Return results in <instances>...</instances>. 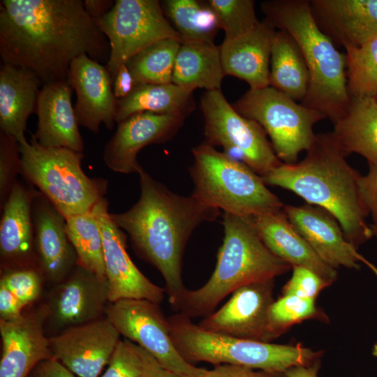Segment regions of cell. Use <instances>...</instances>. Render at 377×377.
<instances>
[{
  "label": "cell",
  "instance_id": "obj_46",
  "mask_svg": "<svg viewBox=\"0 0 377 377\" xmlns=\"http://www.w3.org/2000/svg\"><path fill=\"white\" fill-rule=\"evenodd\" d=\"M137 84L125 64L118 70L113 80V93L117 99H120L128 96Z\"/></svg>",
  "mask_w": 377,
  "mask_h": 377
},
{
  "label": "cell",
  "instance_id": "obj_25",
  "mask_svg": "<svg viewBox=\"0 0 377 377\" xmlns=\"http://www.w3.org/2000/svg\"><path fill=\"white\" fill-rule=\"evenodd\" d=\"M275 28L267 20L219 47L225 75L246 82L251 89L269 86V64Z\"/></svg>",
  "mask_w": 377,
  "mask_h": 377
},
{
  "label": "cell",
  "instance_id": "obj_51",
  "mask_svg": "<svg viewBox=\"0 0 377 377\" xmlns=\"http://www.w3.org/2000/svg\"><path fill=\"white\" fill-rule=\"evenodd\" d=\"M373 236H375L377 238V224H371L370 225Z\"/></svg>",
  "mask_w": 377,
  "mask_h": 377
},
{
  "label": "cell",
  "instance_id": "obj_44",
  "mask_svg": "<svg viewBox=\"0 0 377 377\" xmlns=\"http://www.w3.org/2000/svg\"><path fill=\"white\" fill-rule=\"evenodd\" d=\"M26 305L11 291L0 286V320H14L23 313Z\"/></svg>",
  "mask_w": 377,
  "mask_h": 377
},
{
  "label": "cell",
  "instance_id": "obj_3",
  "mask_svg": "<svg viewBox=\"0 0 377 377\" xmlns=\"http://www.w3.org/2000/svg\"><path fill=\"white\" fill-rule=\"evenodd\" d=\"M346 156L332 132L318 133L303 160L294 164L282 163L262 179L266 185L289 190L307 204L327 211L337 220L348 241L357 247L373 233L358 191L360 175Z\"/></svg>",
  "mask_w": 377,
  "mask_h": 377
},
{
  "label": "cell",
  "instance_id": "obj_48",
  "mask_svg": "<svg viewBox=\"0 0 377 377\" xmlns=\"http://www.w3.org/2000/svg\"><path fill=\"white\" fill-rule=\"evenodd\" d=\"M319 362L309 366H297L288 369L284 375L286 377H318Z\"/></svg>",
  "mask_w": 377,
  "mask_h": 377
},
{
  "label": "cell",
  "instance_id": "obj_17",
  "mask_svg": "<svg viewBox=\"0 0 377 377\" xmlns=\"http://www.w3.org/2000/svg\"><path fill=\"white\" fill-rule=\"evenodd\" d=\"M185 117L149 112L133 114L118 124L104 147L103 159L112 171L139 173L137 156L145 147L169 141L182 127Z\"/></svg>",
  "mask_w": 377,
  "mask_h": 377
},
{
  "label": "cell",
  "instance_id": "obj_40",
  "mask_svg": "<svg viewBox=\"0 0 377 377\" xmlns=\"http://www.w3.org/2000/svg\"><path fill=\"white\" fill-rule=\"evenodd\" d=\"M21 156L19 142L0 131V206H3L20 174Z\"/></svg>",
  "mask_w": 377,
  "mask_h": 377
},
{
  "label": "cell",
  "instance_id": "obj_32",
  "mask_svg": "<svg viewBox=\"0 0 377 377\" xmlns=\"http://www.w3.org/2000/svg\"><path fill=\"white\" fill-rule=\"evenodd\" d=\"M163 13L172 22L182 43H213L219 28L217 19L207 3L195 0H166Z\"/></svg>",
  "mask_w": 377,
  "mask_h": 377
},
{
  "label": "cell",
  "instance_id": "obj_33",
  "mask_svg": "<svg viewBox=\"0 0 377 377\" xmlns=\"http://www.w3.org/2000/svg\"><path fill=\"white\" fill-rule=\"evenodd\" d=\"M66 230L78 264L106 279L102 235L93 209L66 217Z\"/></svg>",
  "mask_w": 377,
  "mask_h": 377
},
{
  "label": "cell",
  "instance_id": "obj_19",
  "mask_svg": "<svg viewBox=\"0 0 377 377\" xmlns=\"http://www.w3.org/2000/svg\"><path fill=\"white\" fill-rule=\"evenodd\" d=\"M68 80L76 94L74 110L79 125L94 133L99 132L102 124L112 130L116 122L117 98L106 66L81 55L72 61Z\"/></svg>",
  "mask_w": 377,
  "mask_h": 377
},
{
  "label": "cell",
  "instance_id": "obj_20",
  "mask_svg": "<svg viewBox=\"0 0 377 377\" xmlns=\"http://www.w3.org/2000/svg\"><path fill=\"white\" fill-rule=\"evenodd\" d=\"M32 214L38 266L44 279L54 285L74 269L77 256L66 233V218L38 190Z\"/></svg>",
  "mask_w": 377,
  "mask_h": 377
},
{
  "label": "cell",
  "instance_id": "obj_37",
  "mask_svg": "<svg viewBox=\"0 0 377 377\" xmlns=\"http://www.w3.org/2000/svg\"><path fill=\"white\" fill-rule=\"evenodd\" d=\"M328 320L315 304V300L283 295L274 301L268 312V331L273 340L289 327L308 319Z\"/></svg>",
  "mask_w": 377,
  "mask_h": 377
},
{
  "label": "cell",
  "instance_id": "obj_47",
  "mask_svg": "<svg viewBox=\"0 0 377 377\" xmlns=\"http://www.w3.org/2000/svg\"><path fill=\"white\" fill-rule=\"evenodd\" d=\"M113 0H84V6L88 15L96 20L107 14L114 6Z\"/></svg>",
  "mask_w": 377,
  "mask_h": 377
},
{
  "label": "cell",
  "instance_id": "obj_23",
  "mask_svg": "<svg viewBox=\"0 0 377 377\" xmlns=\"http://www.w3.org/2000/svg\"><path fill=\"white\" fill-rule=\"evenodd\" d=\"M73 91L68 79L41 87L36 112L37 128L31 136L40 145L82 153L84 141L71 101Z\"/></svg>",
  "mask_w": 377,
  "mask_h": 377
},
{
  "label": "cell",
  "instance_id": "obj_34",
  "mask_svg": "<svg viewBox=\"0 0 377 377\" xmlns=\"http://www.w3.org/2000/svg\"><path fill=\"white\" fill-rule=\"evenodd\" d=\"M182 41L166 38L144 49L126 63L136 84L172 83L175 61Z\"/></svg>",
  "mask_w": 377,
  "mask_h": 377
},
{
  "label": "cell",
  "instance_id": "obj_14",
  "mask_svg": "<svg viewBox=\"0 0 377 377\" xmlns=\"http://www.w3.org/2000/svg\"><path fill=\"white\" fill-rule=\"evenodd\" d=\"M105 198L93 207L103 239L105 276L110 302L142 299L160 304L165 288L152 283L135 266L126 250L127 236L113 221Z\"/></svg>",
  "mask_w": 377,
  "mask_h": 377
},
{
  "label": "cell",
  "instance_id": "obj_28",
  "mask_svg": "<svg viewBox=\"0 0 377 377\" xmlns=\"http://www.w3.org/2000/svg\"><path fill=\"white\" fill-rule=\"evenodd\" d=\"M333 124L332 133L346 156L358 154L377 166L376 98L350 97L346 112Z\"/></svg>",
  "mask_w": 377,
  "mask_h": 377
},
{
  "label": "cell",
  "instance_id": "obj_45",
  "mask_svg": "<svg viewBox=\"0 0 377 377\" xmlns=\"http://www.w3.org/2000/svg\"><path fill=\"white\" fill-rule=\"evenodd\" d=\"M27 377H77L61 363L51 357L36 364Z\"/></svg>",
  "mask_w": 377,
  "mask_h": 377
},
{
  "label": "cell",
  "instance_id": "obj_13",
  "mask_svg": "<svg viewBox=\"0 0 377 377\" xmlns=\"http://www.w3.org/2000/svg\"><path fill=\"white\" fill-rule=\"evenodd\" d=\"M107 279L77 264L62 281L54 284L47 302L45 323L57 334L105 316L109 302Z\"/></svg>",
  "mask_w": 377,
  "mask_h": 377
},
{
  "label": "cell",
  "instance_id": "obj_50",
  "mask_svg": "<svg viewBox=\"0 0 377 377\" xmlns=\"http://www.w3.org/2000/svg\"><path fill=\"white\" fill-rule=\"evenodd\" d=\"M362 262L364 263L377 277V267L363 257Z\"/></svg>",
  "mask_w": 377,
  "mask_h": 377
},
{
  "label": "cell",
  "instance_id": "obj_38",
  "mask_svg": "<svg viewBox=\"0 0 377 377\" xmlns=\"http://www.w3.org/2000/svg\"><path fill=\"white\" fill-rule=\"evenodd\" d=\"M219 28L225 31V39L239 36L257 26L258 21L255 2L252 0H209Z\"/></svg>",
  "mask_w": 377,
  "mask_h": 377
},
{
  "label": "cell",
  "instance_id": "obj_8",
  "mask_svg": "<svg viewBox=\"0 0 377 377\" xmlns=\"http://www.w3.org/2000/svg\"><path fill=\"white\" fill-rule=\"evenodd\" d=\"M20 175L65 217L89 212L105 198L108 182L89 177L82 168L83 153L45 147L34 138L19 144Z\"/></svg>",
  "mask_w": 377,
  "mask_h": 377
},
{
  "label": "cell",
  "instance_id": "obj_31",
  "mask_svg": "<svg viewBox=\"0 0 377 377\" xmlns=\"http://www.w3.org/2000/svg\"><path fill=\"white\" fill-rule=\"evenodd\" d=\"M270 65L269 86L302 103L309 91L310 75L297 44L285 31H276Z\"/></svg>",
  "mask_w": 377,
  "mask_h": 377
},
{
  "label": "cell",
  "instance_id": "obj_7",
  "mask_svg": "<svg viewBox=\"0 0 377 377\" xmlns=\"http://www.w3.org/2000/svg\"><path fill=\"white\" fill-rule=\"evenodd\" d=\"M191 195L202 204L242 216L283 209L262 177L244 163L205 142L193 149Z\"/></svg>",
  "mask_w": 377,
  "mask_h": 377
},
{
  "label": "cell",
  "instance_id": "obj_53",
  "mask_svg": "<svg viewBox=\"0 0 377 377\" xmlns=\"http://www.w3.org/2000/svg\"><path fill=\"white\" fill-rule=\"evenodd\" d=\"M376 101H377V96L376 97Z\"/></svg>",
  "mask_w": 377,
  "mask_h": 377
},
{
  "label": "cell",
  "instance_id": "obj_5",
  "mask_svg": "<svg viewBox=\"0 0 377 377\" xmlns=\"http://www.w3.org/2000/svg\"><path fill=\"white\" fill-rule=\"evenodd\" d=\"M222 223L224 238L211 277L200 288L188 289L178 307L190 318L206 317L237 288L274 279L291 268L265 246L250 216L223 212Z\"/></svg>",
  "mask_w": 377,
  "mask_h": 377
},
{
  "label": "cell",
  "instance_id": "obj_4",
  "mask_svg": "<svg viewBox=\"0 0 377 377\" xmlns=\"http://www.w3.org/2000/svg\"><path fill=\"white\" fill-rule=\"evenodd\" d=\"M261 9L274 28L292 36L302 54L310 84L301 103L335 122L346 112L350 101L346 53L340 52L318 27L310 1H267L262 3Z\"/></svg>",
  "mask_w": 377,
  "mask_h": 377
},
{
  "label": "cell",
  "instance_id": "obj_30",
  "mask_svg": "<svg viewBox=\"0 0 377 377\" xmlns=\"http://www.w3.org/2000/svg\"><path fill=\"white\" fill-rule=\"evenodd\" d=\"M193 91L173 83L137 84L128 96L117 99L115 121L145 112L186 117L194 110Z\"/></svg>",
  "mask_w": 377,
  "mask_h": 377
},
{
  "label": "cell",
  "instance_id": "obj_36",
  "mask_svg": "<svg viewBox=\"0 0 377 377\" xmlns=\"http://www.w3.org/2000/svg\"><path fill=\"white\" fill-rule=\"evenodd\" d=\"M161 369L150 353L124 339L118 342L101 377H156Z\"/></svg>",
  "mask_w": 377,
  "mask_h": 377
},
{
  "label": "cell",
  "instance_id": "obj_9",
  "mask_svg": "<svg viewBox=\"0 0 377 377\" xmlns=\"http://www.w3.org/2000/svg\"><path fill=\"white\" fill-rule=\"evenodd\" d=\"M233 108L262 126L276 155L286 164L296 163L300 153L310 149L316 135L313 126L326 119L271 86L250 89Z\"/></svg>",
  "mask_w": 377,
  "mask_h": 377
},
{
  "label": "cell",
  "instance_id": "obj_41",
  "mask_svg": "<svg viewBox=\"0 0 377 377\" xmlns=\"http://www.w3.org/2000/svg\"><path fill=\"white\" fill-rule=\"evenodd\" d=\"M293 268L291 278L283 288V295L316 300L320 292L332 284L313 270L301 266Z\"/></svg>",
  "mask_w": 377,
  "mask_h": 377
},
{
  "label": "cell",
  "instance_id": "obj_10",
  "mask_svg": "<svg viewBox=\"0 0 377 377\" xmlns=\"http://www.w3.org/2000/svg\"><path fill=\"white\" fill-rule=\"evenodd\" d=\"M200 106L206 142L223 147L227 155L244 163L261 177L282 163L262 126L240 114L221 90L207 91Z\"/></svg>",
  "mask_w": 377,
  "mask_h": 377
},
{
  "label": "cell",
  "instance_id": "obj_12",
  "mask_svg": "<svg viewBox=\"0 0 377 377\" xmlns=\"http://www.w3.org/2000/svg\"><path fill=\"white\" fill-rule=\"evenodd\" d=\"M105 317L120 335L150 353L160 366L184 377H203L207 369L186 360L177 350L170 334L168 318L158 304L142 299L110 302Z\"/></svg>",
  "mask_w": 377,
  "mask_h": 377
},
{
  "label": "cell",
  "instance_id": "obj_27",
  "mask_svg": "<svg viewBox=\"0 0 377 377\" xmlns=\"http://www.w3.org/2000/svg\"><path fill=\"white\" fill-rule=\"evenodd\" d=\"M41 80L27 69L2 64L0 68V131L19 144L27 140L29 116L36 113Z\"/></svg>",
  "mask_w": 377,
  "mask_h": 377
},
{
  "label": "cell",
  "instance_id": "obj_29",
  "mask_svg": "<svg viewBox=\"0 0 377 377\" xmlns=\"http://www.w3.org/2000/svg\"><path fill=\"white\" fill-rule=\"evenodd\" d=\"M225 75L219 47L214 43H182L177 52L172 83L194 91L221 90Z\"/></svg>",
  "mask_w": 377,
  "mask_h": 377
},
{
  "label": "cell",
  "instance_id": "obj_43",
  "mask_svg": "<svg viewBox=\"0 0 377 377\" xmlns=\"http://www.w3.org/2000/svg\"><path fill=\"white\" fill-rule=\"evenodd\" d=\"M203 377H286L284 374L254 369L235 364H219L207 370Z\"/></svg>",
  "mask_w": 377,
  "mask_h": 377
},
{
  "label": "cell",
  "instance_id": "obj_39",
  "mask_svg": "<svg viewBox=\"0 0 377 377\" xmlns=\"http://www.w3.org/2000/svg\"><path fill=\"white\" fill-rule=\"evenodd\" d=\"M43 279L38 267L3 269L0 286L8 288L27 306L40 297Z\"/></svg>",
  "mask_w": 377,
  "mask_h": 377
},
{
  "label": "cell",
  "instance_id": "obj_21",
  "mask_svg": "<svg viewBox=\"0 0 377 377\" xmlns=\"http://www.w3.org/2000/svg\"><path fill=\"white\" fill-rule=\"evenodd\" d=\"M290 222L317 256L334 269H359L363 256L346 238L337 220L317 206L284 205Z\"/></svg>",
  "mask_w": 377,
  "mask_h": 377
},
{
  "label": "cell",
  "instance_id": "obj_42",
  "mask_svg": "<svg viewBox=\"0 0 377 377\" xmlns=\"http://www.w3.org/2000/svg\"><path fill=\"white\" fill-rule=\"evenodd\" d=\"M358 191L361 200L377 224V166L369 164V171L360 175L357 179Z\"/></svg>",
  "mask_w": 377,
  "mask_h": 377
},
{
  "label": "cell",
  "instance_id": "obj_26",
  "mask_svg": "<svg viewBox=\"0 0 377 377\" xmlns=\"http://www.w3.org/2000/svg\"><path fill=\"white\" fill-rule=\"evenodd\" d=\"M260 239L268 249L291 267L309 268L332 283L336 269L325 263L290 222L283 209L250 216Z\"/></svg>",
  "mask_w": 377,
  "mask_h": 377
},
{
  "label": "cell",
  "instance_id": "obj_11",
  "mask_svg": "<svg viewBox=\"0 0 377 377\" xmlns=\"http://www.w3.org/2000/svg\"><path fill=\"white\" fill-rule=\"evenodd\" d=\"M94 22L110 45L106 67L112 82L119 68L144 49L166 38L181 40L157 0H116L112 8Z\"/></svg>",
  "mask_w": 377,
  "mask_h": 377
},
{
  "label": "cell",
  "instance_id": "obj_22",
  "mask_svg": "<svg viewBox=\"0 0 377 377\" xmlns=\"http://www.w3.org/2000/svg\"><path fill=\"white\" fill-rule=\"evenodd\" d=\"M18 181L1 208L0 256L3 269L38 267L32 207L37 190Z\"/></svg>",
  "mask_w": 377,
  "mask_h": 377
},
{
  "label": "cell",
  "instance_id": "obj_52",
  "mask_svg": "<svg viewBox=\"0 0 377 377\" xmlns=\"http://www.w3.org/2000/svg\"><path fill=\"white\" fill-rule=\"evenodd\" d=\"M372 354L374 357H377V342L373 346Z\"/></svg>",
  "mask_w": 377,
  "mask_h": 377
},
{
  "label": "cell",
  "instance_id": "obj_49",
  "mask_svg": "<svg viewBox=\"0 0 377 377\" xmlns=\"http://www.w3.org/2000/svg\"><path fill=\"white\" fill-rule=\"evenodd\" d=\"M156 377H184V376H179L178 374H175V373H172V372H170V371H167L165 369H161L158 371Z\"/></svg>",
  "mask_w": 377,
  "mask_h": 377
},
{
  "label": "cell",
  "instance_id": "obj_6",
  "mask_svg": "<svg viewBox=\"0 0 377 377\" xmlns=\"http://www.w3.org/2000/svg\"><path fill=\"white\" fill-rule=\"evenodd\" d=\"M172 341L188 362L235 364L284 374L320 361L323 353L300 345H283L224 336L205 330L177 313L168 317Z\"/></svg>",
  "mask_w": 377,
  "mask_h": 377
},
{
  "label": "cell",
  "instance_id": "obj_24",
  "mask_svg": "<svg viewBox=\"0 0 377 377\" xmlns=\"http://www.w3.org/2000/svg\"><path fill=\"white\" fill-rule=\"evenodd\" d=\"M314 19L345 50L377 38V0H311Z\"/></svg>",
  "mask_w": 377,
  "mask_h": 377
},
{
  "label": "cell",
  "instance_id": "obj_2",
  "mask_svg": "<svg viewBox=\"0 0 377 377\" xmlns=\"http://www.w3.org/2000/svg\"><path fill=\"white\" fill-rule=\"evenodd\" d=\"M138 175L139 200L128 210L110 216L126 232L136 253L161 274L169 302L177 311L188 290L182 279L186 244L200 224L218 217L219 209L192 195L172 192L143 168Z\"/></svg>",
  "mask_w": 377,
  "mask_h": 377
},
{
  "label": "cell",
  "instance_id": "obj_16",
  "mask_svg": "<svg viewBox=\"0 0 377 377\" xmlns=\"http://www.w3.org/2000/svg\"><path fill=\"white\" fill-rule=\"evenodd\" d=\"M120 336L105 316L48 337L52 358L77 377H99Z\"/></svg>",
  "mask_w": 377,
  "mask_h": 377
},
{
  "label": "cell",
  "instance_id": "obj_15",
  "mask_svg": "<svg viewBox=\"0 0 377 377\" xmlns=\"http://www.w3.org/2000/svg\"><path fill=\"white\" fill-rule=\"evenodd\" d=\"M274 279L243 286L217 311L204 317L198 326L224 336L263 342L272 341L268 312L273 303Z\"/></svg>",
  "mask_w": 377,
  "mask_h": 377
},
{
  "label": "cell",
  "instance_id": "obj_18",
  "mask_svg": "<svg viewBox=\"0 0 377 377\" xmlns=\"http://www.w3.org/2000/svg\"><path fill=\"white\" fill-rule=\"evenodd\" d=\"M45 303L14 320H0V377H27L40 362L52 357L45 329Z\"/></svg>",
  "mask_w": 377,
  "mask_h": 377
},
{
  "label": "cell",
  "instance_id": "obj_1",
  "mask_svg": "<svg viewBox=\"0 0 377 377\" xmlns=\"http://www.w3.org/2000/svg\"><path fill=\"white\" fill-rule=\"evenodd\" d=\"M110 45L82 0H1L3 64L33 72L43 84L68 79L72 61L86 54L108 60Z\"/></svg>",
  "mask_w": 377,
  "mask_h": 377
},
{
  "label": "cell",
  "instance_id": "obj_35",
  "mask_svg": "<svg viewBox=\"0 0 377 377\" xmlns=\"http://www.w3.org/2000/svg\"><path fill=\"white\" fill-rule=\"evenodd\" d=\"M347 86L350 97L377 96V38L346 50Z\"/></svg>",
  "mask_w": 377,
  "mask_h": 377
}]
</instances>
